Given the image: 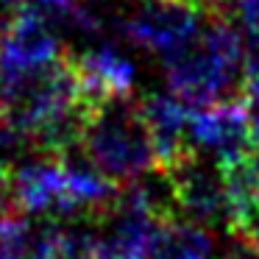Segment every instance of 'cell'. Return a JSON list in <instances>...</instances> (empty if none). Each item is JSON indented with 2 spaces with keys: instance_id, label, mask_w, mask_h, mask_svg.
I'll return each mask as SVG.
<instances>
[{
  "instance_id": "obj_15",
  "label": "cell",
  "mask_w": 259,
  "mask_h": 259,
  "mask_svg": "<svg viewBox=\"0 0 259 259\" xmlns=\"http://www.w3.org/2000/svg\"><path fill=\"white\" fill-rule=\"evenodd\" d=\"M220 259H259V251L256 248H251L245 240H240L237 234H231V245L223 251V256Z\"/></svg>"
},
{
  "instance_id": "obj_12",
  "label": "cell",
  "mask_w": 259,
  "mask_h": 259,
  "mask_svg": "<svg viewBox=\"0 0 259 259\" xmlns=\"http://www.w3.org/2000/svg\"><path fill=\"white\" fill-rule=\"evenodd\" d=\"M25 12V0H0V48Z\"/></svg>"
},
{
  "instance_id": "obj_8",
  "label": "cell",
  "mask_w": 259,
  "mask_h": 259,
  "mask_svg": "<svg viewBox=\"0 0 259 259\" xmlns=\"http://www.w3.org/2000/svg\"><path fill=\"white\" fill-rule=\"evenodd\" d=\"M140 106L151 131L153 148H156L159 164H170L190 153V103H184L173 90H156L140 95Z\"/></svg>"
},
{
  "instance_id": "obj_5",
  "label": "cell",
  "mask_w": 259,
  "mask_h": 259,
  "mask_svg": "<svg viewBox=\"0 0 259 259\" xmlns=\"http://www.w3.org/2000/svg\"><path fill=\"white\" fill-rule=\"evenodd\" d=\"M206 14L209 9L195 0H134V9L120 23V34L128 45L162 59L184 45Z\"/></svg>"
},
{
  "instance_id": "obj_9",
  "label": "cell",
  "mask_w": 259,
  "mask_h": 259,
  "mask_svg": "<svg viewBox=\"0 0 259 259\" xmlns=\"http://www.w3.org/2000/svg\"><path fill=\"white\" fill-rule=\"evenodd\" d=\"M214 234L187 218L162 220L142 259H212Z\"/></svg>"
},
{
  "instance_id": "obj_2",
  "label": "cell",
  "mask_w": 259,
  "mask_h": 259,
  "mask_svg": "<svg viewBox=\"0 0 259 259\" xmlns=\"http://www.w3.org/2000/svg\"><path fill=\"white\" fill-rule=\"evenodd\" d=\"M90 162L117 187L159 164L151 131L142 117L140 95H114L87 106L78 137Z\"/></svg>"
},
{
  "instance_id": "obj_7",
  "label": "cell",
  "mask_w": 259,
  "mask_h": 259,
  "mask_svg": "<svg viewBox=\"0 0 259 259\" xmlns=\"http://www.w3.org/2000/svg\"><path fill=\"white\" fill-rule=\"evenodd\" d=\"M190 151L203 153L223 164L253 151L251 131H248L245 103H218V106L192 109L190 114Z\"/></svg>"
},
{
  "instance_id": "obj_17",
  "label": "cell",
  "mask_w": 259,
  "mask_h": 259,
  "mask_svg": "<svg viewBox=\"0 0 259 259\" xmlns=\"http://www.w3.org/2000/svg\"><path fill=\"white\" fill-rule=\"evenodd\" d=\"M195 3H201L203 9H209V12H214V6H212V0H195Z\"/></svg>"
},
{
  "instance_id": "obj_11",
  "label": "cell",
  "mask_w": 259,
  "mask_h": 259,
  "mask_svg": "<svg viewBox=\"0 0 259 259\" xmlns=\"http://www.w3.org/2000/svg\"><path fill=\"white\" fill-rule=\"evenodd\" d=\"M231 20L240 28L242 39L251 48H259V0H234Z\"/></svg>"
},
{
  "instance_id": "obj_10",
  "label": "cell",
  "mask_w": 259,
  "mask_h": 259,
  "mask_svg": "<svg viewBox=\"0 0 259 259\" xmlns=\"http://www.w3.org/2000/svg\"><path fill=\"white\" fill-rule=\"evenodd\" d=\"M223 179H226V190H229L231 218L237 223L242 214H248L251 209L259 206V151L256 148L248 151L245 156L223 164Z\"/></svg>"
},
{
  "instance_id": "obj_13",
  "label": "cell",
  "mask_w": 259,
  "mask_h": 259,
  "mask_svg": "<svg viewBox=\"0 0 259 259\" xmlns=\"http://www.w3.org/2000/svg\"><path fill=\"white\" fill-rule=\"evenodd\" d=\"M231 234H237L240 240H245L251 248L259 251V206L251 209L248 214H242V218L231 226Z\"/></svg>"
},
{
  "instance_id": "obj_14",
  "label": "cell",
  "mask_w": 259,
  "mask_h": 259,
  "mask_svg": "<svg viewBox=\"0 0 259 259\" xmlns=\"http://www.w3.org/2000/svg\"><path fill=\"white\" fill-rule=\"evenodd\" d=\"M245 103V117H248V131H251V142L259 151V95H248L242 98Z\"/></svg>"
},
{
  "instance_id": "obj_1",
  "label": "cell",
  "mask_w": 259,
  "mask_h": 259,
  "mask_svg": "<svg viewBox=\"0 0 259 259\" xmlns=\"http://www.w3.org/2000/svg\"><path fill=\"white\" fill-rule=\"evenodd\" d=\"M245 39L234 20L209 12L195 34L159 62L167 90L192 109H203L245 98Z\"/></svg>"
},
{
  "instance_id": "obj_4",
  "label": "cell",
  "mask_w": 259,
  "mask_h": 259,
  "mask_svg": "<svg viewBox=\"0 0 259 259\" xmlns=\"http://www.w3.org/2000/svg\"><path fill=\"white\" fill-rule=\"evenodd\" d=\"M14 206L20 214L45 220H84L75 214L67 170L59 153L31 148L12 167Z\"/></svg>"
},
{
  "instance_id": "obj_6",
  "label": "cell",
  "mask_w": 259,
  "mask_h": 259,
  "mask_svg": "<svg viewBox=\"0 0 259 259\" xmlns=\"http://www.w3.org/2000/svg\"><path fill=\"white\" fill-rule=\"evenodd\" d=\"M70 62H73L75 81L87 106L134 92L137 64L128 56V51H123L109 36H95L78 51L70 48Z\"/></svg>"
},
{
  "instance_id": "obj_3",
  "label": "cell",
  "mask_w": 259,
  "mask_h": 259,
  "mask_svg": "<svg viewBox=\"0 0 259 259\" xmlns=\"http://www.w3.org/2000/svg\"><path fill=\"white\" fill-rule=\"evenodd\" d=\"M173 179L176 201H179V218H187L192 223L214 231H229L231 234V203L226 190L223 167L214 159L203 153H184L181 159L164 164Z\"/></svg>"
},
{
  "instance_id": "obj_16",
  "label": "cell",
  "mask_w": 259,
  "mask_h": 259,
  "mask_svg": "<svg viewBox=\"0 0 259 259\" xmlns=\"http://www.w3.org/2000/svg\"><path fill=\"white\" fill-rule=\"evenodd\" d=\"M56 3H64V6H84V3H92V0H56Z\"/></svg>"
}]
</instances>
